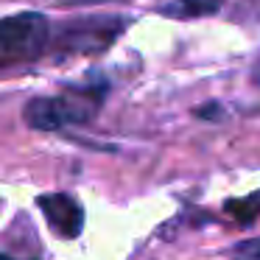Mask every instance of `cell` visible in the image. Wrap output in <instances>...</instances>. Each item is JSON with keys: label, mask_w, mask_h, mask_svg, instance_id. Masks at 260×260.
I'll return each instance as SVG.
<instances>
[{"label": "cell", "mask_w": 260, "mask_h": 260, "mask_svg": "<svg viewBox=\"0 0 260 260\" xmlns=\"http://www.w3.org/2000/svg\"><path fill=\"white\" fill-rule=\"evenodd\" d=\"M104 90H107L104 84L101 87L84 84L53 98H34L25 107V120H28L31 129H45V132H56L73 123H87L101 109Z\"/></svg>", "instance_id": "1"}, {"label": "cell", "mask_w": 260, "mask_h": 260, "mask_svg": "<svg viewBox=\"0 0 260 260\" xmlns=\"http://www.w3.org/2000/svg\"><path fill=\"white\" fill-rule=\"evenodd\" d=\"M232 260H260V238L238 243L235 252H232Z\"/></svg>", "instance_id": "7"}, {"label": "cell", "mask_w": 260, "mask_h": 260, "mask_svg": "<svg viewBox=\"0 0 260 260\" xmlns=\"http://www.w3.org/2000/svg\"><path fill=\"white\" fill-rule=\"evenodd\" d=\"M40 210L45 213L48 226L59 238H79L84 230V210L70 193H48L37 199Z\"/></svg>", "instance_id": "3"}, {"label": "cell", "mask_w": 260, "mask_h": 260, "mask_svg": "<svg viewBox=\"0 0 260 260\" xmlns=\"http://www.w3.org/2000/svg\"><path fill=\"white\" fill-rule=\"evenodd\" d=\"M123 28H126V23L118 17H95V20H87V23H79L64 31V45L70 51L95 53V51H104L107 45H112L115 37Z\"/></svg>", "instance_id": "4"}, {"label": "cell", "mask_w": 260, "mask_h": 260, "mask_svg": "<svg viewBox=\"0 0 260 260\" xmlns=\"http://www.w3.org/2000/svg\"><path fill=\"white\" fill-rule=\"evenodd\" d=\"M51 25L37 12H20L0 20V73L28 64L45 51Z\"/></svg>", "instance_id": "2"}, {"label": "cell", "mask_w": 260, "mask_h": 260, "mask_svg": "<svg viewBox=\"0 0 260 260\" xmlns=\"http://www.w3.org/2000/svg\"><path fill=\"white\" fill-rule=\"evenodd\" d=\"M226 215H230L235 224L249 226L252 221L260 218V190L257 193H249L246 199H235V202H226L224 204Z\"/></svg>", "instance_id": "6"}, {"label": "cell", "mask_w": 260, "mask_h": 260, "mask_svg": "<svg viewBox=\"0 0 260 260\" xmlns=\"http://www.w3.org/2000/svg\"><path fill=\"white\" fill-rule=\"evenodd\" d=\"M196 115H199V118H204V120H210V118H221V107H218L215 101H210L207 107H202Z\"/></svg>", "instance_id": "8"}, {"label": "cell", "mask_w": 260, "mask_h": 260, "mask_svg": "<svg viewBox=\"0 0 260 260\" xmlns=\"http://www.w3.org/2000/svg\"><path fill=\"white\" fill-rule=\"evenodd\" d=\"M221 6H224V0H171L159 12L165 17H176V20H196L215 14Z\"/></svg>", "instance_id": "5"}, {"label": "cell", "mask_w": 260, "mask_h": 260, "mask_svg": "<svg viewBox=\"0 0 260 260\" xmlns=\"http://www.w3.org/2000/svg\"><path fill=\"white\" fill-rule=\"evenodd\" d=\"M252 79H254V84L260 87V56H257V62H254V68H252Z\"/></svg>", "instance_id": "9"}]
</instances>
